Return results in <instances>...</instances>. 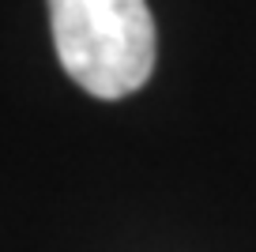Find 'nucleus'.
<instances>
[{
    "label": "nucleus",
    "mask_w": 256,
    "mask_h": 252,
    "mask_svg": "<svg viewBox=\"0 0 256 252\" xmlns=\"http://www.w3.org/2000/svg\"><path fill=\"white\" fill-rule=\"evenodd\" d=\"M56 60L90 98L117 102L154 72V19L147 0H49Z\"/></svg>",
    "instance_id": "f257e3e1"
}]
</instances>
